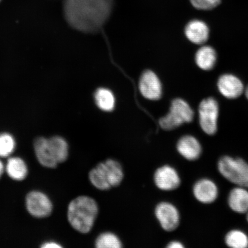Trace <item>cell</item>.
<instances>
[{"mask_svg":"<svg viewBox=\"0 0 248 248\" xmlns=\"http://www.w3.org/2000/svg\"><path fill=\"white\" fill-rule=\"evenodd\" d=\"M42 248H62L60 245L58 244L55 243H46L42 246Z\"/></svg>","mask_w":248,"mask_h":248,"instance_id":"obj_26","label":"cell"},{"mask_svg":"<svg viewBox=\"0 0 248 248\" xmlns=\"http://www.w3.org/2000/svg\"><path fill=\"white\" fill-rule=\"evenodd\" d=\"M195 198L201 203L209 204L218 198V189L215 183L209 179H202L195 183L193 187Z\"/></svg>","mask_w":248,"mask_h":248,"instance_id":"obj_12","label":"cell"},{"mask_svg":"<svg viewBox=\"0 0 248 248\" xmlns=\"http://www.w3.org/2000/svg\"><path fill=\"white\" fill-rule=\"evenodd\" d=\"M217 86L220 93L228 99L239 97L244 91L243 82L232 74H225L220 77L217 82Z\"/></svg>","mask_w":248,"mask_h":248,"instance_id":"obj_11","label":"cell"},{"mask_svg":"<svg viewBox=\"0 0 248 248\" xmlns=\"http://www.w3.org/2000/svg\"><path fill=\"white\" fill-rule=\"evenodd\" d=\"M26 206L31 215L43 218L50 215L52 203L46 195L39 191H32L26 197Z\"/></svg>","mask_w":248,"mask_h":248,"instance_id":"obj_8","label":"cell"},{"mask_svg":"<svg viewBox=\"0 0 248 248\" xmlns=\"http://www.w3.org/2000/svg\"><path fill=\"white\" fill-rule=\"evenodd\" d=\"M113 4V0H66L64 16L74 29L97 32L109 17Z\"/></svg>","mask_w":248,"mask_h":248,"instance_id":"obj_1","label":"cell"},{"mask_svg":"<svg viewBox=\"0 0 248 248\" xmlns=\"http://www.w3.org/2000/svg\"><path fill=\"white\" fill-rule=\"evenodd\" d=\"M200 125L207 135H215L219 115V105L215 98L209 97L201 102L198 108Z\"/></svg>","mask_w":248,"mask_h":248,"instance_id":"obj_6","label":"cell"},{"mask_svg":"<svg viewBox=\"0 0 248 248\" xmlns=\"http://www.w3.org/2000/svg\"><path fill=\"white\" fill-rule=\"evenodd\" d=\"M221 0H190L192 5L200 10H211L218 6Z\"/></svg>","mask_w":248,"mask_h":248,"instance_id":"obj_24","label":"cell"},{"mask_svg":"<svg viewBox=\"0 0 248 248\" xmlns=\"http://www.w3.org/2000/svg\"><path fill=\"white\" fill-rule=\"evenodd\" d=\"M154 181L157 187L164 191L175 190L181 185L178 173L170 166H164L155 172Z\"/></svg>","mask_w":248,"mask_h":248,"instance_id":"obj_10","label":"cell"},{"mask_svg":"<svg viewBox=\"0 0 248 248\" xmlns=\"http://www.w3.org/2000/svg\"><path fill=\"white\" fill-rule=\"evenodd\" d=\"M15 148V141L13 137L9 133L0 134V157L9 156L13 153Z\"/></svg>","mask_w":248,"mask_h":248,"instance_id":"obj_23","label":"cell"},{"mask_svg":"<svg viewBox=\"0 0 248 248\" xmlns=\"http://www.w3.org/2000/svg\"><path fill=\"white\" fill-rule=\"evenodd\" d=\"M176 148L179 153L188 160H196L202 154L200 141L191 135H186L180 139Z\"/></svg>","mask_w":248,"mask_h":248,"instance_id":"obj_13","label":"cell"},{"mask_svg":"<svg viewBox=\"0 0 248 248\" xmlns=\"http://www.w3.org/2000/svg\"><path fill=\"white\" fill-rule=\"evenodd\" d=\"M91 184L100 190H107L121 184L124 171L121 164L113 159H108L99 163L89 172Z\"/></svg>","mask_w":248,"mask_h":248,"instance_id":"obj_3","label":"cell"},{"mask_svg":"<svg viewBox=\"0 0 248 248\" xmlns=\"http://www.w3.org/2000/svg\"><path fill=\"white\" fill-rule=\"evenodd\" d=\"M4 165H3L2 163L0 161V177H1L3 172H4Z\"/></svg>","mask_w":248,"mask_h":248,"instance_id":"obj_27","label":"cell"},{"mask_svg":"<svg viewBox=\"0 0 248 248\" xmlns=\"http://www.w3.org/2000/svg\"><path fill=\"white\" fill-rule=\"evenodd\" d=\"M34 148L36 157L42 166L52 169L57 167L58 164L55 162L49 150L48 139L44 138L36 139L34 141Z\"/></svg>","mask_w":248,"mask_h":248,"instance_id":"obj_16","label":"cell"},{"mask_svg":"<svg viewBox=\"0 0 248 248\" xmlns=\"http://www.w3.org/2000/svg\"><path fill=\"white\" fill-rule=\"evenodd\" d=\"M139 89L141 94L150 100H157L162 96V85L153 71L148 70L142 74Z\"/></svg>","mask_w":248,"mask_h":248,"instance_id":"obj_9","label":"cell"},{"mask_svg":"<svg viewBox=\"0 0 248 248\" xmlns=\"http://www.w3.org/2000/svg\"><path fill=\"white\" fill-rule=\"evenodd\" d=\"M95 247L97 248H120L122 242L116 234L110 232L101 234L95 241Z\"/></svg>","mask_w":248,"mask_h":248,"instance_id":"obj_22","label":"cell"},{"mask_svg":"<svg viewBox=\"0 0 248 248\" xmlns=\"http://www.w3.org/2000/svg\"><path fill=\"white\" fill-rule=\"evenodd\" d=\"M184 247V245L180 243V242L176 241L170 242L168 246H167V248H183Z\"/></svg>","mask_w":248,"mask_h":248,"instance_id":"obj_25","label":"cell"},{"mask_svg":"<svg viewBox=\"0 0 248 248\" xmlns=\"http://www.w3.org/2000/svg\"><path fill=\"white\" fill-rule=\"evenodd\" d=\"M98 213L97 202L91 197L80 196L71 202L68 220L72 227L81 233L91 232Z\"/></svg>","mask_w":248,"mask_h":248,"instance_id":"obj_2","label":"cell"},{"mask_svg":"<svg viewBox=\"0 0 248 248\" xmlns=\"http://www.w3.org/2000/svg\"><path fill=\"white\" fill-rule=\"evenodd\" d=\"M7 172L12 179L21 181L26 178L28 170L26 163L18 157H11L8 160Z\"/></svg>","mask_w":248,"mask_h":248,"instance_id":"obj_19","label":"cell"},{"mask_svg":"<svg viewBox=\"0 0 248 248\" xmlns=\"http://www.w3.org/2000/svg\"><path fill=\"white\" fill-rule=\"evenodd\" d=\"M48 144L52 156L58 164L67 160L69 155V146L63 138L54 136L48 139Z\"/></svg>","mask_w":248,"mask_h":248,"instance_id":"obj_18","label":"cell"},{"mask_svg":"<svg viewBox=\"0 0 248 248\" xmlns=\"http://www.w3.org/2000/svg\"><path fill=\"white\" fill-rule=\"evenodd\" d=\"M217 60L216 51L210 46H202L195 54V60L201 70L208 71L215 67Z\"/></svg>","mask_w":248,"mask_h":248,"instance_id":"obj_17","label":"cell"},{"mask_svg":"<svg viewBox=\"0 0 248 248\" xmlns=\"http://www.w3.org/2000/svg\"><path fill=\"white\" fill-rule=\"evenodd\" d=\"M95 100L97 106L101 110L110 111L114 109L115 98L113 93L105 88L97 89L95 93Z\"/></svg>","mask_w":248,"mask_h":248,"instance_id":"obj_20","label":"cell"},{"mask_svg":"<svg viewBox=\"0 0 248 248\" xmlns=\"http://www.w3.org/2000/svg\"><path fill=\"white\" fill-rule=\"evenodd\" d=\"M228 204L234 212L245 214L248 212V190L237 186L232 189L228 197Z\"/></svg>","mask_w":248,"mask_h":248,"instance_id":"obj_15","label":"cell"},{"mask_svg":"<svg viewBox=\"0 0 248 248\" xmlns=\"http://www.w3.org/2000/svg\"><path fill=\"white\" fill-rule=\"evenodd\" d=\"M0 1H1V0H0Z\"/></svg>","mask_w":248,"mask_h":248,"instance_id":"obj_30","label":"cell"},{"mask_svg":"<svg viewBox=\"0 0 248 248\" xmlns=\"http://www.w3.org/2000/svg\"><path fill=\"white\" fill-rule=\"evenodd\" d=\"M246 97L247 98L248 100V86H247V88L246 90Z\"/></svg>","mask_w":248,"mask_h":248,"instance_id":"obj_28","label":"cell"},{"mask_svg":"<svg viewBox=\"0 0 248 248\" xmlns=\"http://www.w3.org/2000/svg\"><path fill=\"white\" fill-rule=\"evenodd\" d=\"M219 172L228 181L248 188V164L240 158L223 156L218 162Z\"/></svg>","mask_w":248,"mask_h":248,"instance_id":"obj_4","label":"cell"},{"mask_svg":"<svg viewBox=\"0 0 248 248\" xmlns=\"http://www.w3.org/2000/svg\"><path fill=\"white\" fill-rule=\"evenodd\" d=\"M194 112L187 102L181 98L172 101L169 113L161 118L159 124L166 131H171L185 123L193 122Z\"/></svg>","mask_w":248,"mask_h":248,"instance_id":"obj_5","label":"cell"},{"mask_svg":"<svg viewBox=\"0 0 248 248\" xmlns=\"http://www.w3.org/2000/svg\"><path fill=\"white\" fill-rule=\"evenodd\" d=\"M185 32L187 38L195 45H203L209 38V27L200 20L190 21L186 26Z\"/></svg>","mask_w":248,"mask_h":248,"instance_id":"obj_14","label":"cell"},{"mask_svg":"<svg viewBox=\"0 0 248 248\" xmlns=\"http://www.w3.org/2000/svg\"><path fill=\"white\" fill-rule=\"evenodd\" d=\"M247 221L248 222V212L247 213Z\"/></svg>","mask_w":248,"mask_h":248,"instance_id":"obj_29","label":"cell"},{"mask_svg":"<svg viewBox=\"0 0 248 248\" xmlns=\"http://www.w3.org/2000/svg\"><path fill=\"white\" fill-rule=\"evenodd\" d=\"M226 244L232 248H246L248 247V237L240 230L229 232L225 237Z\"/></svg>","mask_w":248,"mask_h":248,"instance_id":"obj_21","label":"cell"},{"mask_svg":"<svg viewBox=\"0 0 248 248\" xmlns=\"http://www.w3.org/2000/svg\"><path fill=\"white\" fill-rule=\"evenodd\" d=\"M155 215L164 231H175L179 225V213L171 203L164 202L158 204L155 209Z\"/></svg>","mask_w":248,"mask_h":248,"instance_id":"obj_7","label":"cell"}]
</instances>
